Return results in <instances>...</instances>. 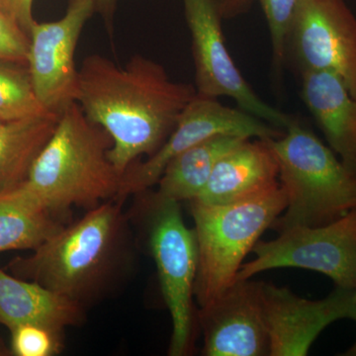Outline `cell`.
<instances>
[{
	"mask_svg": "<svg viewBox=\"0 0 356 356\" xmlns=\"http://www.w3.org/2000/svg\"><path fill=\"white\" fill-rule=\"evenodd\" d=\"M196 95L193 84L173 81L163 65L143 55L122 67L95 54L79 70L76 102L109 134L110 159L122 175L136 159L163 146Z\"/></svg>",
	"mask_w": 356,
	"mask_h": 356,
	"instance_id": "cell-1",
	"label": "cell"
},
{
	"mask_svg": "<svg viewBox=\"0 0 356 356\" xmlns=\"http://www.w3.org/2000/svg\"><path fill=\"white\" fill-rule=\"evenodd\" d=\"M111 147L107 131L89 120L79 103H70L27 179L16 189L54 214L72 206L93 208L116 200L122 175L110 159Z\"/></svg>",
	"mask_w": 356,
	"mask_h": 356,
	"instance_id": "cell-2",
	"label": "cell"
},
{
	"mask_svg": "<svg viewBox=\"0 0 356 356\" xmlns=\"http://www.w3.org/2000/svg\"><path fill=\"white\" fill-rule=\"evenodd\" d=\"M126 254V220L121 202L91 208L72 226L9 264L14 275L35 281L83 305L108 285Z\"/></svg>",
	"mask_w": 356,
	"mask_h": 356,
	"instance_id": "cell-3",
	"label": "cell"
},
{
	"mask_svg": "<svg viewBox=\"0 0 356 356\" xmlns=\"http://www.w3.org/2000/svg\"><path fill=\"white\" fill-rule=\"evenodd\" d=\"M277 161L287 206L271 228L323 226L356 208V175L311 130L295 120L267 140Z\"/></svg>",
	"mask_w": 356,
	"mask_h": 356,
	"instance_id": "cell-4",
	"label": "cell"
},
{
	"mask_svg": "<svg viewBox=\"0 0 356 356\" xmlns=\"http://www.w3.org/2000/svg\"><path fill=\"white\" fill-rule=\"evenodd\" d=\"M189 205L198 250L194 297L202 308L236 282L243 259L284 212L287 200L280 185L238 202Z\"/></svg>",
	"mask_w": 356,
	"mask_h": 356,
	"instance_id": "cell-5",
	"label": "cell"
},
{
	"mask_svg": "<svg viewBox=\"0 0 356 356\" xmlns=\"http://www.w3.org/2000/svg\"><path fill=\"white\" fill-rule=\"evenodd\" d=\"M147 236L161 292L172 317L168 355L191 353L193 339V298L198 266L195 233L182 217L180 203L153 194L149 199Z\"/></svg>",
	"mask_w": 356,
	"mask_h": 356,
	"instance_id": "cell-6",
	"label": "cell"
},
{
	"mask_svg": "<svg viewBox=\"0 0 356 356\" xmlns=\"http://www.w3.org/2000/svg\"><path fill=\"white\" fill-rule=\"evenodd\" d=\"M280 234L275 240L257 242L254 259L243 264L236 280L292 267L324 274L337 286L356 289V208L330 224L291 227Z\"/></svg>",
	"mask_w": 356,
	"mask_h": 356,
	"instance_id": "cell-7",
	"label": "cell"
},
{
	"mask_svg": "<svg viewBox=\"0 0 356 356\" xmlns=\"http://www.w3.org/2000/svg\"><path fill=\"white\" fill-rule=\"evenodd\" d=\"M191 31L196 93L203 97H228L238 108L286 130L292 116L267 104L255 93L234 62L222 33L221 14L215 0H182Z\"/></svg>",
	"mask_w": 356,
	"mask_h": 356,
	"instance_id": "cell-8",
	"label": "cell"
},
{
	"mask_svg": "<svg viewBox=\"0 0 356 356\" xmlns=\"http://www.w3.org/2000/svg\"><path fill=\"white\" fill-rule=\"evenodd\" d=\"M284 131L238 107L232 108L215 98L196 95L163 146L146 161L131 165L124 172L116 200L122 202L128 196L151 188L158 184L172 159L204 140L217 135H229L267 140L277 139Z\"/></svg>",
	"mask_w": 356,
	"mask_h": 356,
	"instance_id": "cell-9",
	"label": "cell"
},
{
	"mask_svg": "<svg viewBox=\"0 0 356 356\" xmlns=\"http://www.w3.org/2000/svg\"><path fill=\"white\" fill-rule=\"evenodd\" d=\"M289 51L300 72H332L356 97V17L343 0H300Z\"/></svg>",
	"mask_w": 356,
	"mask_h": 356,
	"instance_id": "cell-10",
	"label": "cell"
},
{
	"mask_svg": "<svg viewBox=\"0 0 356 356\" xmlns=\"http://www.w3.org/2000/svg\"><path fill=\"white\" fill-rule=\"evenodd\" d=\"M96 0H70L64 17L33 23L27 64L35 91L44 108L60 114L79 95L74 53L84 25L95 13Z\"/></svg>",
	"mask_w": 356,
	"mask_h": 356,
	"instance_id": "cell-11",
	"label": "cell"
},
{
	"mask_svg": "<svg viewBox=\"0 0 356 356\" xmlns=\"http://www.w3.org/2000/svg\"><path fill=\"white\" fill-rule=\"evenodd\" d=\"M269 356H304L327 325L356 322V289L337 286L324 299L308 300L287 287L261 282Z\"/></svg>",
	"mask_w": 356,
	"mask_h": 356,
	"instance_id": "cell-12",
	"label": "cell"
},
{
	"mask_svg": "<svg viewBox=\"0 0 356 356\" xmlns=\"http://www.w3.org/2000/svg\"><path fill=\"white\" fill-rule=\"evenodd\" d=\"M261 282L236 280L200 308L206 356L269 355L261 297Z\"/></svg>",
	"mask_w": 356,
	"mask_h": 356,
	"instance_id": "cell-13",
	"label": "cell"
},
{
	"mask_svg": "<svg viewBox=\"0 0 356 356\" xmlns=\"http://www.w3.org/2000/svg\"><path fill=\"white\" fill-rule=\"evenodd\" d=\"M280 170L266 140H245L219 161L193 200L211 205L238 202L280 186Z\"/></svg>",
	"mask_w": 356,
	"mask_h": 356,
	"instance_id": "cell-14",
	"label": "cell"
},
{
	"mask_svg": "<svg viewBox=\"0 0 356 356\" xmlns=\"http://www.w3.org/2000/svg\"><path fill=\"white\" fill-rule=\"evenodd\" d=\"M301 96L330 147L356 175V97L327 72H302Z\"/></svg>",
	"mask_w": 356,
	"mask_h": 356,
	"instance_id": "cell-15",
	"label": "cell"
},
{
	"mask_svg": "<svg viewBox=\"0 0 356 356\" xmlns=\"http://www.w3.org/2000/svg\"><path fill=\"white\" fill-rule=\"evenodd\" d=\"M83 318L81 304L0 268V324L9 330L38 325L63 332Z\"/></svg>",
	"mask_w": 356,
	"mask_h": 356,
	"instance_id": "cell-16",
	"label": "cell"
},
{
	"mask_svg": "<svg viewBox=\"0 0 356 356\" xmlns=\"http://www.w3.org/2000/svg\"><path fill=\"white\" fill-rule=\"evenodd\" d=\"M58 117L48 112L0 124V194L24 184L35 159L57 127Z\"/></svg>",
	"mask_w": 356,
	"mask_h": 356,
	"instance_id": "cell-17",
	"label": "cell"
},
{
	"mask_svg": "<svg viewBox=\"0 0 356 356\" xmlns=\"http://www.w3.org/2000/svg\"><path fill=\"white\" fill-rule=\"evenodd\" d=\"M245 140L236 136L217 135L189 147L166 165L154 194L179 203L193 200L207 184L218 161Z\"/></svg>",
	"mask_w": 356,
	"mask_h": 356,
	"instance_id": "cell-18",
	"label": "cell"
},
{
	"mask_svg": "<svg viewBox=\"0 0 356 356\" xmlns=\"http://www.w3.org/2000/svg\"><path fill=\"white\" fill-rule=\"evenodd\" d=\"M54 216L19 189L0 194V252L36 250L64 227Z\"/></svg>",
	"mask_w": 356,
	"mask_h": 356,
	"instance_id": "cell-19",
	"label": "cell"
},
{
	"mask_svg": "<svg viewBox=\"0 0 356 356\" xmlns=\"http://www.w3.org/2000/svg\"><path fill=\"white\" fill-rule=\"evenodd\" d=\"M40 102L27 63L0 58V121L48 113Z\"/></svg>",
	"mask_w": 356,
	"mask_h": 356,
	"instance_id": "cell-20",
	"label": "cell"
},
{
	"mask_svg": "<svg viewBox=\"0 0 356 356\" xmlns=\"http://www.w3.org/2000/svg\"><path fill=\"white\" fill-rule=\"evenodd\" d=\"M268 26L274 65L283 67L288 55V39L300 0H257Z\"/></svg>",
	"mask_w": 356,
	"mask_h": 356,
	"instance_id": "cell-21",
	"label": "cell"
},
{
	"mask_svg": "<svg viewBox=\"0 0 356 356\" xmlns=\"http://www.w3.org/2000/svg\"><path fill=\"white\" fill-rule=\"evenodd\" d=\"M10 332L14 355L53 356L62 351L63 332L38 325H23Z\"/></svg>",
	"mask_w": 356,
	"mask_h": 356,
	"instance_id": "cell-22",
	"label": "cell"
},
{
	"mask_svg": "<svg viewBox=\"0 0 356 356\" xmlns=\"http://www.w3.org/2000/svg\"><path fill=\"white\" fill-rule=\"evenodd\" d=\"M29 36L0 8V58L27 63Z\"/></svg>",
	"mask_w": 356,
	"mask_h": 356,
	"instance_id": "cell-23",
	"label": "cell"
},
{
	"mask_svg": "<svg viewBox=\"0 0 356 356\" xmlns=\"http://www.w3.org/2000/svg\"><path fill=\"white\" fill-rule=\"evenodd\" d=\"M33 0H0V8L29 36L35 20L32 15Z\"/></svg>",
	"mask_w": 356,
	"mask_h": 356,
	"instance_id": "cell-24",
	"label": "cell"
},
{
	"mask_svg": "<svg viewBox=\"0 0 356 356\" xmlns=\"http://www.w3.org/2000/svg\"><path fill=\"white\" fill-rule=\"evenodd\" d=\"M254 0H215L222 20L240 17L252 8Z\"/></svg>",
	"mask_w": 356,
	"mask_h": 356,
	"instance_id": "cell-25",
	"label": "cell"
},
{
	"mask_svg": "<svg viewBox=\"0 0 356 356\" xmlns=\"http://www.w3.org/2000/svg\"><path fill=\"white\" fill-rule=\"evenodd\" d=\"M115 0H96V4H100V6H104L106 7H110L112 4L114 3Z\"/></svg>",
	"mask_w": 356,
	"mask_h": 356,
	"instance_id": "cell-26",
	"label": "cell"
},
{
	"mask_svg": "<svg viewBox=\"0 0 356 356\" xmlns=\"http://www.w3.org/2000/svg\"><path fill=\"white\" fill-rule=\"evenodd\" d=\"M343 355H346V356H356V341H355V343L353 344V346H351L350 350L346 351V353H344Z\"/></svg>",
	"mask_w": 356,
	"mask_h": 356,
	"instance_id": "cell-27",
	"label": "cell"
},
{
	"mask_svg": "<svg viewBox=\"0 0 356 356\" xmlns=\"http://www.w3.org/2000/svg\"><path fill=\"white\" fill-rule=\"evenodd\" d=\"M6 351H4L3 348H2V344L0 343V355H6Z\"/></svg>",
	"mask_w": 356,
	"mask_h": 356,
	"instance_id": "cell-28",
	"label": "cell"
},
{
	"mask_svg": "<svg viewBox=\"0 0 356 356\" xmlns=\"http://www.w3.org/2000/svg\"><path fill=\"white\" fill-rule=\"evenodd\" d=\"M1 123H2V122H1V121H0V124H1Z\"/></svg>",
	"mask_w": 356,
	"mask_h": 356,
	"instance_id": "cell-29",
	"label": "cell"
}]
</instances>
